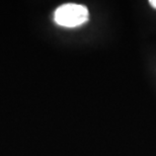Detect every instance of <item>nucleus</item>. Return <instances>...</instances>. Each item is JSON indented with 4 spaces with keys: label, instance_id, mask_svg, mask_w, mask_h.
I'll use <instances>...</instances> for the list:
<instances>
[{
    "label": "nucleus",
    "instance_id": "nucleus-1",
    "mask_svg": "<svg viewBox=\"0 0 156 156\" xmlns=\"http://www.w3.org/2000/svg\"><path fill=\"white\" fill-rule=\"evenodd\" d=\"M88 16V9L84 5L68 3L56 9L54 20L61 27H75L86 23Z\"/></svg>",
    "mask_w": 156,
    "mask_h": 156
},
{
    "label": "nucleus",
    "instance_id": "nucleus-2",
    "mask_svg": "<svg viewBox=\"0 0 156 156\" xmlns=\"http://www.w3.org/2000/svg\"><path fill=\"white\" fill-rule=\"evenodd\" d=\"M149 3L151 4L152 7L156 8V0H150V1H149Z\"/></svg>",
    "mask_w": 156,
    "mask_h": 156
}]
</instances>
